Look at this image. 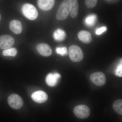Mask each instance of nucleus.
Returning <instances> with one entry per match:
<instances>
[{
  "mask_svg": "<svg viewBox=\"0 0 122 122\" xmlns=\"http://www.w3.org/2000/svg\"><path fill=\"white\" fill-rule=\"evenodd\" d=\"M71 7L68 0H64L61 3L58 10L56 18L58 20H66L71 12Z\"/></svg>",
  "mask_w": 122,
  "mask_h": 122,
  "instance_id": "1",
  "label": "nucleus"
},
{
  "mask_svg": "<svg viewBox=\"0 0 122 122\" xmlns=\"http://www.w3.org/2000/svg\"><path fill=\"white\" fill-rule=\"evenodd\" d=\"M68 53L71 60L74 62L81 61L83 59V52L78 46L75 45L71 46Z\"/></svg>",
  "mask_w": 122,
  "mask_h": 122,
  "instance_id": "2",
  "label": "nucleus"
},
{
  "mask_svg": "<svg viewBox=\"0 0 122 122\" xmlns=\"http://www.w3.org/2000/svg\"><path fill=\"white\" fill-rule=\"evenodd\" d=\"M22 11L25 16L29 20H35L36 19L38 16L37 10L31 4H24L22 7Z\"/></svg>",
  "mask_w": 122,
  "mask_h": 122,
  "instance_id": "3",
  "label": "nucleus"
},
{
  "mask_svg": "<svg viewBox=\"0 0 122 122\" xmlns=\"http://www.w3.org/2000/svg\"><path fill=\"white\" fill-rule=\"evenodd\" d=\"M73 112L76 117L81 119L86 118L90 114L89 108L85 105H78L75 107Z\"/></svg>",
  "mask_w": 122,
  "mask_h": 122,
  "instance_id": "4",
  "label": "nucleus"
},
{
  "mask_svg": "<svg viewBox=\"0 0 122 122\" xmlns=\"http://www.w3.org/2000/svg\"><path fill=\"white\" fill-rule=\"evenodd\" d=\"M9 105L13 109H18L22 107L23 105V101L19 95L12 94L9 96L8 98Z\"/></svg>",
  "mask_w": 122,
  "mask_h": 122,
  "instance_id": "5",
  "label": "nucleus"
},
{
  "mask_svg": "<svg viewBox=\"0 0 122 122\" xmlns=\"http://www.w3.org/2000/svg\"><path fill=\"white\" fill-rule=\"evenodd\" d=\"M14 39L10 35H2L0 36V49H7L11 48L14 44Z\"/></svg>",
  "mask_w": 122,
  "mask_h": 122,
  "instance_id": "6",
  "label": "nucleus"
},
{
  "mask_svg": "<svg viewBox=\"0 0 122 122\" xmlns=\"http://www.w3.org/2000/svg\"><path fill=\"white\" fill-rule=\"evenodd\" d=\"M91 81L95 85L102 86L105 84L106 81L104 73L102 72H95L91 75Z\"/></svg>",
  "mask_w": 122,
  "mask_h": 122,
  "instance_id": "7",
  "label": "nucleus"
},
{
  "mask_svg": "<svg viewBox=\"0 0 122 122\" xmlns=\"http://www.w3.org/2000/svg\"><path fill=\"white\" fill-rule=\"evenodd\" d=\"M31 98L35 102L38 103H42L48 100V96L45 92L38 91L32 94Z\"/></svg>",
  "mask_w": 122,
  "mask_h": 122,
  "instance_id": "8",
  "label": "nucleus"
},
{
  "mask_svg": "<svg viewBox=\"0 0 122 122\" xmlns=\"http://www.w3.org/2000/svg\"><path fill=\"white\" fill-rule=\"evenodd\" d=\"M36 49L38 52L44 56H49L52 53V49L47 44H39L37 46Z\"/></svg>",
  "mask_w": 122,
  "mask_h": 122,
  "instance_id": "9",
  "label": "nucleus"
},
{
  "mask_svg": "<svg viewBox=\"0 0 122 122\" xmlns=\"http://www.w3.org/2000/svg\"><path fill=\"white\" fill-rule=\"evenodd\" d=\"M61 77V75L58 73H49L46 76V82L49 86L53 87L57 85L58 80Z\"/></svg>",
  "mask_w": 122,
  "mask_h": 122,
  "instance_id": "10",
  "label": "nucleus"
},
{
  "mask_svg": "<svg viewBox=\"0 0 122 122\" xmlns=\"http://www.w3.org/2000/svg\"><path fill=\"white\" fill-rule=\"evenodd\" d=\"M55 0H38V5L43 11H49L54 6Z\"/></svg>",
  "mask_w": 122,
  "mask_h": 122,
  "instance_id": "11",
  "label": "nucleus"
},
{
  "mask_svg": "<svg viewBox=\"0 0 122 122\" xmlns=\"http://www.w3.org/2000/svg\"><path fill=\"white\" fill-rule=\"evenodd\" d=\"M10 29L15 34H19L22 31V25L21 22L18 20H14L10 22Z\"/></svg>",
  "mask_w": 122,
  "mask_h": 122,
  "instance_id": "12",
  "label": "nucleus"
},
{
  "mask_svg": "<svg viewBox=\"0 0 122 122\" xmlns=\"http://www.w3.org/2000/svg\"><path fill=\"white\" fill-rule=\"evenodd\" d=\"M78 36L79 40L86 44H89L92 41L91 34L86 30H81L78 33Z\"/></svg>",
  "mask_w": 122,
  "mask_h": 122,
  "instance_id": "13",
  "label": "nucleus"
},
{
  "mask_svg": "<svg viewBox=\"0 0 122 122\" xmlns=\"http://www.w3.org/2000/svg\"><path fill=\"white\" fill-rule=\"evenodd\" d=\"M71 7L70 14L71 17L75 18L78 14L79 5L78 0H68Z\"/></svg>",
  "mask_w": 122,
  "mask_h": 122,
  "instance_id": "14",
  "label": "nucleus"
},
{
  "mask_svg": "<svg viewBox=\"0 0 122 122\" xmlns=\"http://www.w3.org/2000/svg\"><path fill=\"white\" fill-rule=\"evenodd\" d=\"M53 37L55 41H64L66 37L65 32L61 29H58L53 33Z\"/></svg>",
  "mask_w": 122,
  "mask_h": 122,
  "instance_id": "15",
  "label": "nucleus"
},
{
  "mask_svg": "<svg viewBox=\"0 0 122 122\" xmlns=\"http://www.w3.org/2000/svg\"><path fill=\"white\" fill-rule=\"evenodd\" d=\"M97 16L95 14L89 15L86 18L85 20V24L89 26H94L96 23Z\"/></svg>",
  "mask_w": 122,
  "mask_h": 122,
  "instance_id": "16",
  "label": "nucleus"
},
{
  "mask_svg": "<svg viewBox=\"0 0 122 122\" xmlns=\"http://www.w3.org/2000/svg\"><path fill=\"white\" fill-rule=\"evenodd\" d=\"M113 108L115 111L119 114L122 115V99L116 100L113 105Z\"/></svg>",
  "mask_w": 122,
  "mask_h": 122,
  "instance_id": "17",
  "label": "nucleus"
},
{
  "mask_svg": "<svg viewBox=\"0 0 122 122\" xmlns=\"http://www.w3.org/2000/svg\"><path fill=\"white\" fill-rule=\"evenodd\" d=\"M17 52L15 48H10L5 50L3 51V55L5 56L15 57L16 56Z\"/></svg>",
  "mask_w": 122,
  "mask_h": 122,
  "instance_id": "18",
  "label": "nucleus"
},
{
  "mask_svg": "<svg viewBox=\"0 0 122 122\" xmlns=\"http://www.w3.org/2000/svg\"><path fill=\"white\" fill-rule=\"evenodd\" d=\"M56 51L58 54L63 56H66L68 54V52L67 48L65 47H58L56 49Z\"/></svg>",
  "mask_w": 122,
  "mask_h": 122,
  "instance_id": "19",
  "label": "nucleus"
},
{
  "mask_svg": "<svg viewBox=\"0 0 122 122\" xmlns=\"http://www.w3.org/2000/svg\"><path fill=\"white\" fill-rule=\"evenodd\" d=\"M98 0H85V4L86 7L92 8L96 6Z\"/></svg>",
  "mask_w": 122,
  "mask_h": 122,
  "instance_id": "20",
  "label": "nucleus"
},
{
  "mask_svg": "<svg viewBox=\"0 0 122 122\" xmlns=\"http://www.w3.org/2000/svg\"><path fill=\"white\" fill-rule=\"evenodd\" d=\"M115 74L117 76L122 77V61L118 65L115 70Z\"/></svg>",
  "mask_w": 122,
  "mask_h": 122,
  "instance_id": "21",
  "label": "nucleus"
},
{
  "mask_svg": "<svg viewBox=\"0 0 122 122\" xmlns=\"http://www.w3.org/2000/svg\"><path fill=\"white\" fill-rule=\"evenodd\" d=\"M106 30V26H103V27H101L100 28L97 29L96 32V34L97 35H100Z\"/></svg>",
  "mask_w": 122,
  "mask_h": 122,
  "instance_id": "22",
  "label": "nucleus"
},
{
  "mask_svg": "<svg viewBox=\"0 0 122 122\" xmlns=\"http://www.w3.org/2000/svg\"><path fill=\"white\" fill-rule=\"evenodd\" d=\"M1 15L0 14V20H1Z\"/></svg>",
  "mask_w": 122,
  "mask_h": 122,
  "instance_id": "23",
  "label": "nucleus"
}]
</instances>
